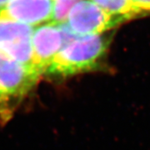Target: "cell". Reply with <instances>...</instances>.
Masks as SVG:
<instances>
[{"label": "cell", "mask_w": 150, "mask_h": 150, "mask_svg": "<svg viewBox=\"0 0 150 150\" xmlns=\"http://www.w3.org/2000/svg\"><path fill=\"white\" fill-rule=\"evenodd\" d=\"M40 74L0 50V114L10 111L37 83Z\"/></svg>", "instance_id": "cell-2"}, {"label": "cell", "mask_w": 150, "mask_h": 150, "mask_svg": "<svg viewBox=\"0 0 150 150\" xmlns=\"http://www.w3.org/2000/svg\"><path fill=\"white\" fill-rule=\"evenodd\" d=\"M112 16L129 20L144 13L133 0H90Z\"/></svg>", "instance_id": "cell-7"}, {"label": "cell", "mask_w": 150, "mask_h": 150, "mask_svg": "<svg viewBox=\"0 0 150 150\" xmlns=\"http://www.w3.org/2000/svg\"><path fill=\"white\" fill-rule=\"evenodd\" d=\"M82 0H54V9L52 21L58 25L67 23L71 9Z\"/></svg>", "instance_id": "cell-8"}, {"label": "cell", "mask_w": 150, "mask_h": 150, "mask_svg": "<svg viewBox=\"0 0 150 150\" xmlns=\"http://www.w3.org/2000/svg\"><path fill=\"white\" fill-rule=\"evenodd\" d=\"M54 0H9L0 15L29 26L52 21Z\"/></svg>", "instance_id": "cell-6"}, {"label": "cell", "mask_w": 150, "mask_h": 150, "mask_svg": "<svg viewBox=\"0 0 150 150\" xmlns=\"http://www.w3.org/2000/svg\"><path fill=\"white\" fill-rule=\"evenodd\" d=\"M33 33L31 26L0 15V50L18 62L34 69Z\"/></svg>", "instance_id": "cell-4"}, {"label": "cell", "mask_w": 150, "mask_h": 150, "mask_svg": "<svg viewBox=\"0 0 150 150\" xmlns=\"http://www.w3.org/2000/svg\"><path fill=\"white\" fill-rule=\"evenodd\" d=\"M9 0H0V9H2Z\"/></svg>", "instance_id": "cell-10"}, {"label": "cell", "mask_w": 150, "mask_h": 150, "mask_svg": "<svg viewBox=\"0 0 150 150\" xmlns=\"http://www.w3.org/2000/svg\"><path fill=\"white\" fill-rule=\"evenodd\" d=\"M144 13H150V0H133Z\"/></svg>", "instance_id": "cell-9"}, {"label": "cell", "mask_w": 150, "mask_h": 150, "mask_svg": "<svg viewBox=\"0 0 150 150\" xmlns=\"http://www.w3.org/2000/svg\"><path fill=\"white\" fill-rule=\"evenodd\" d=\"M65 43V24L58 25L49 22L33 29V67L39 74H46Z\"/></svg>", "instance_id": "cell-5"}, {"label": "cell", "mask_w": 150, "mask_h": 150, "mask_svg": "<svg viewBox=\"0 0 150 150\" xmlns=\"http://www.w3.org/2000/svg\"><path fill=\"white\" fill-rule=\"evenodd\" d=\"M90 0H82L71 9L66 25L77 36L103 34L123 22Z\"/></svg>", "instance_id": "cell-3"}, {"label": "cell", "mask_w": 150, "mask_h": 150, "mask_svg": "<svg viewBox=\"0 0 150 150\" xmlns=\"http://www.w3.org/2000/svg\"><path fill=\"white\" fill-rule=\"evenodd\" d=\"M108 44L109 38L103 34L75 35L64 45L46 74L64 78L97 69Z\"/></svg>", "instance_id": "cell-1"}]
</instances>
